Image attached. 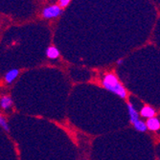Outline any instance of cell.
<instances>
[{"mask_svg": "<svg viewBox=\"0 0 160 160\" xmlns=\"http://www.w3.org/2000/svg\"><path fill=\"white\" fill-rule=\"evenodd\" d=\"M19 75V70L18 69H12L10 71H8L6 75H5V82L7 83H11L14 80L18 78V76Z\"/></svg>", "mask_w": 160, "mask_h": 160, "instance_id": "obj_5", "label": "cell"}, {"mask_svg": "<svg viewBox=\"0 0 160 160\" xmlns=\"http://www.w3.org/2000/svg\"><path fill=\"white\" fill-rule=\"evenodd\" d=\"M46 55H47V57L49 58V59L55 60V59H58V58L60 57V51L54 46H50L46 50Z\"/></svg>", "mask_w": 160, "mask_h": 160, "instance_id": "obj_7", "label": "cell"}, {"mask_svg": "<svg viewBox=\"0 0 160 160\" xmlns=\"http://www.w3.org/2000/svg\"><path fill=\"white\" fill-rule=\"evenodd\" d=\"M140 115L143 116V117L145 118H148V119H151V118H153L154 117V115H155V110L149 107V106H145L141 111H140Z\"/></svg>", "mask_w": 160, "mask_h": 160, "instance_id": "obj_3", "label": "cell"}, {"mask_svg": "<svg viewBox=\"0 0 160 160\" xmlns=\"http://www.w3.org/2000/svg\"><path fill=\"white\" fill-rule=\"evenodd\" d=\"M102 83H103L105 88L108 89V91L116 94V95L119 96L122 99H126L127 98L128 92H127L125 87L123 86V84H121V82H119L118 78L115 76V74H113V73L107 74L103 78Z\"/></svg>", "mask_w": 160, "mask_h": 160, "instance_id": "obj_1", "label": "cell"}, {"mask_svg": "<svg viewBox=\"0 0 160 160\" xmlns=\"http://www.w3.org/2000/svg\"><path fill=\"white\" fill-rule=\"evenodd\" d=\"M118 64H122L123 63V60H120V61H118V62H117Z\"/></svg>", "mask_w": 160, "mask_h": 160, "instance_id": "obj_12", "label": "cell"}, {"mask_svg": "<svg viewBox=\"0 0 160 160\" xmlns=\"http://www.w3.org/2000/svg\"><path fill=\"white\" fill-rule=\"evenodd\" d=\"M147 124V128L150 130H158L160 128V122L157 118L153 117L151 119H148V121L146 122Z\"/></svg>", "mask_w": 160, "mask_h": 160, "instance_id": "obj_6", "label": "cell"}, {"mask_svg": "<svg viewBox=\"0 0 160 160\" xmlns=\"http://www.w3.org/2000/svg\"><path fill=\"white\" fill-rule=\"evenodd\" d=\"M128 113H129V117H130V122H132L133 125L139 121V116L138 113L136 112L135 108H133L132 104L128 103Z\"/></svg>", "mask_w": 160, "mask_h": 160, "instance_id": "obj_4", "label": "cell"}, {"mask_svg": "<svg viewBox=\"0 0 160 160\" xmlns=\"http://www.w3.org/2000/svg\"><path fill=\"white\" fill-rule=\"evenodd\" d=\"M133 126H134V128L136 130H138V132H146V130L148 129L147 124L145 123V122H143V121H141V120H139L138 122H136Z\"/></svg>", "mask_w": 160, "mask_h": 160, "instance_id": "obj_9", "label": "cell"}, {"mask_svg": "<svg viewBox=\"0 0 160 160\" xmlns=\"http://www.w3.org/2000/svg\"><path fill=\"white\" fill-rule=\"evenodd\" d=\"M69 3H70V0H61V1H59V6L62 9V8L67 7Z\"/></svg>", "mask_w": 160, "mask_h": 160, "instance_id": "obj_11", "label": "cell"}, {"mask_svg": "<svg viewBox=\"0 0 160 160\" xmlns=\"http://www.w3.org/2000/svg\"><path fill=\"white\" fill-rule=\"evenodd\" d=\"M0 105L3 109H8L12 106V100L9 96H3L0 100Z\"/></svg>", "mask_w": 160, "mask_h": 160, "instance_id": "obj_8", "label": "cell"}, {"mask_svg": "<svg viewBox=\"0 0 160 160\" xmlns=\"http://www.w3.org/2000/svg\"><path fill=\"white\" fill-rule=\"evenodd\" d=\"M0 125H1V127L6 130V132H9V126H8V124H7V122L5 121V119L2 117H0Z\"/></svg>", "mask_w": 160, "mask_h": 160, "instance_id": "obj_10", "label": "cell"}, {"mask_svg": "<svg viewBox=\"0 0 160 160\" xmlns=\"http://www.w3.org/2000/svg\"><path fill=\"white\" fill-rule=\"evenodd\" d=\"M62 13V9L58 5H52L50 7H46L42 11V17L44 18H55L60 17Z\"/></svg>", "mask_w": 160, "mask_h": 160, "instance_id": "obj_2", "label": "cell"}]
</instances>
